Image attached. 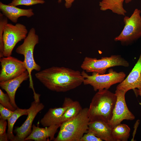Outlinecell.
I'll use <instances>...</instances> for the list:
<instances>
[{
    "mask_svg": "<svg viewBox=\"0 0 141 141\" xmlns=\"http://www.w3.org/2000/svg\"><path fill=\"white\" fill-rule=\"evenodd\" d=\"M141 13L140 10L136 8L130 17L125 16L124 28L120 34L114 38V41L128 45L141 37Z\"/></svg>",
    "mask_w": 141,
    "mask_h": 141,
    "instance_id": "7",
    "label": "cell"
},
{
    "mask_svg": "<svg viewBox=\"0 0 141 141\" xmlns=\"http://www.w3.org/2000/svg\"><path fill=\"white\" fill-rule=\"evenodd\" d=\"M88 108H82L75 117L63 122L54 141H80L88 131Z\"/></svg>",
    "mask_w": 141,
    "mask_h": 141,
    "instance_id": "3",
    "label": "cell"
},
{
    "mask_svg": "<svg viewBox=\"0 0 141 141\" xmlns=\"http://www.w3.org/2000/svg\"><path fill=\"white\" fill-rule=\"evenodd\" d=\"M14 111L4 107L0 104V119L4 120H8L13 115Z\"/></svg>",
    "mask_w": 141,
    "mask_h": 141,
    "instance_id": "26",
    "label": "cell"
},
{
    "mask_svg": "<svg viewBox=\"0 0 141 141\" xmlns=\"http://www.w3.org/2000/svg\"><path fill=\"white\" fill-rule=\"evenodd\" d=\"M63 0H58V3H60ZM65 2V6L66 8H70L72 5V4L75 0H64Z\"/></svg>",
    "mask_w": 141,
    "mask_h": 141,
    "instance_id": "28",
    "label": "cell"
},
{
    "mask_svg": "<svg viewBox=\"0 0 141 141\" xmlns=\"http://www.w3.org/2000/svg\"><path fill=\"white\" fill-rule=\"evenodd\" d=\"M130 131V129L128 125L120 123L112 128V135L114 141H127Z\"/></svg>",
    "mask_w": 141,
    "mask_h": 141,
    "instance_id": "20",
    "label": "cell"
},
{
    "mask_svg": "<svg viewBox=\"0 0 141 141\" xmlns=\"http://www.w3.org/2000/svg\"><path fill=\"white\" fill-rule=\"evenodd\" d=\"M141 87V53L139 58L130 74L117 85L116 89L126 92L128 91Z\"/></svg>",
    "mask_w": 141,
    "mask_h": 141,
    "instance_id": "12",
    "label": "cell"
},
{
    "mask_svg": "<svg viewBox=\"0 0 141 141\" xmlns=\"http://www.w3.org/2000/svg\"><path fill=\"white\" fill-rule=\"evenodd\" d=\"M39 37L36 34L35 29L32 28L29 30L23 43L18 46L16 50V52L23 55L24 57L23 61L29 75L30 87L34 90L31 76L32 71L35 70L39 71L41 67L35 61L33 52L35 47L39 43Z\"/></svg>",
    "mask_w": 141,
    "mask_h": 141,
    "instance_id": "4",
    "label": "cell"
},
{
    "mask_svg": "<svg viewBox=\"0 0 141 141\" xmlns=\"http://www.w3.org/2000/svg\"><path fill=\"white\" fill-rule=\"evenodd\" d=\"M45 2L44 0H13L9 5L16 6L20 5L31 6L37 4H43Z\"/></svg>",
    "mask_w": 141,
    "mask_h": 141,
    "instance_id": "23",
    "label": "cell"
},
{
    "mask_svg": "<svg viewBox=\"0 0 141 141\" xmlns=\"http://www.w3.org/2000/svg\"><path fill=\"white\" fill-rule=\"evenodd\" d=\"M112 129L107 122L96 119L89 121L88 130L103 141H114L112 135Z\"/></svg>",
    "mask_w": 141,
    "mask_h": 141,
    "instance_id": "15",
    "label": "cell"
},
{
    "mask_svg": "<svg viewBox=\"0 0 141 141\" xmlns=\"http://www.w3.org/2000/svg\"><path fill=\"white\" fill-rule=\"evenodd\" d=\"M0 103L5 107L12 111H14L16 109L11 103L8 94L4 93L1 89Z\"/></svg>",
    "mask_w": 141,
    "mask_h": 141,
    "instance_id": "24",
    "label": "cell"
},
{
    "mask_svg": "<svg viewBox=\"0 0 141 141\" xmlns=\"http://www.w3.org/2000/svg\"><path fill=\"white\" fill-rule=\"evenodd\" d=\"M61 124L54 125L45 128L40 127L33 124L30 134L25 141L32 140L35 141H50L54 140V136Z\"/></svg>",
    "mask_w": 141,
    "mask_h": 141,
    "instance_id": "13",
    "label": "cell"
},
{
    "mask_svg": "<svg viewBox=\"0 0 141 141\" xmlns=\"http://www.w3.org/2000/svg\"><path fill=\"white\" fill-rule=\"evenodd\" d=\"M68 105V97H66L64 98L62 107L49 109L40 120V123L45 127L60 124L59 121Z\"/></svg>",
    "mask_w": 141,
    "mask_h": 141,
    "instance_id": "16",
    "label": "cell"
},
{
    "mask_svg": "<svg viewBox=\"0 0 141 141\" xmlns=\"http://www.w3.org/2000/svg\"><path fill=\"white\" fill-rule=\"evenodd\" d=\"M36 78L48 89L58 92H66L83 83L81 72L64 67L53 66L35 74Z\"/></svg>",
    "mask_w": 141,
    "mask_h": 141,
    "instance_id": "1",
    "label": "cell"
},
{
    "mask_svg": "<svg viewBox=\"0 0 141 141\" xmlns=\"http://www.w3.org/2000/svg\"><path fill=\"white\" fill-rule=\"evenodd\" d=\"M8 18L2 13H0V58L4 57L3 55L4 45L3 39V30L5 25L8 23Z\"/></svg>",
    "mask_w": 141,
    "mask_h": 141,
    "instance_id": "22",
    "label": "cell"
},
{
    "mask_svg": "<svg viewBox=\"0 0 141 141\" xmlns=\"http://www.w3.org/2000/svg\"><path fill=\"white\" fill-rule=\"evenodd\" d=\"M0 82L17 77L27 70L23 61L11 56L0 58Z\"/></svg>",
    "mask_w": 141,
    "mask_h": 141,
    "instance_id": "10",
    "label": "cell"
},
{
    "mask_svg": "<svg viewBox=\"0 0 141 141\" xmlns=\"http://www.w3.org/2000/svg\"><path fill=\"white\" fill-rule=\"evenodd\" d=\"M117 96L105 89L98 91L92 98L88 108L90 121L99 119L108 123L111 119Z\"/></svg>",
    "mask_w": 141,
    "mask_h": 141,
    "instance_id": "2",
    "label": "cell"
},
{
    "mask_svg": "<svg viewBox=\"0 0 141 141\" xmlns=\"http://www.w3.org/2000/svg\"><path fill=\"white\" fill-rule=\"evenodd\" d=\"M125 0H102L99 2L100 9L105 11L109 10L114 13L125 16L126 11L123 7Z\"/></svg>",
    "mask_w": 141,
    "mask_h": 141,
    "instance_id": "18",
    "label": "cell"
},
{
    "mask_svg": "<svg viewBox=\"0 0 141 141\" xmlns=\"http://www.w3.org/2000/svg\"><path fill=\"white\" fill-rule=\"evenodd\" d=\"M132 0H125V3L127 4L128 3L131 1Z\"/></svg>",
    "mask_w": 141,
    "mask_h": 141,
    "instance_id": "30",
    "label": "cell"
},
{
    "mask_svg": "<svg viewBox=\"0 0 141 141\" xmlns=\"http://www.w3.org/2000/svg\"><path fill=\"white\" fill-rule=\"evenodd\" d=\"M29 78V73L26 70L17 77L6 81L0 82L1 87L6 91L9 97L11 103L16 109L18 108L15 101L16 91L22 83Z\"/></svg>",
    "mask_w": 141,
    "mask_h": 141,
    "instance_id": "14",
    "label": "cell"
},
{
    "mask_svg": "<svg viewBox=\"0 0 141 141\" xmlns=\"http://www.w3.org/2000/svg\"><path fill=\"white\" fill-rule=\"evenodd\" d=\"M126 93L117 89L115 91L117 99L112 117L108 122L112 128L121 123L124 120H132L135 119V116L129 110L127 105L125 98Z\"/></svg>",
    "mask_w": 141,
    "mask_h": 141,
    "instance_id": "11",
    "label": "cell"
},
{
    "mask_svg": "<svg viewBox=\"0 0 141 141\" xmlns=\"http://www.w3.org/2000/svg\"><path fill=\"white\" fill-rule=\"evenodd\" d=\"M40 96L37 93L34 95V101L27 109V117L26 120L20 126L15 127L14 131L16 134L13 141H24L31 133L32 123L35 118L44 107V104L40 102Z\"/></svg>",
    "mask_w": 141,
    "mask_h": 141,
    "instance_id": "9",
    "label": "cell"
},
{
    "mask_svg": "<svg viewBox=\"0 0 141 141\" xmlns=\"http://www.w3.org/2000/svg\"><path fill=\"white\" fill-rule=\"evenodd\" d=\"M92 132L88 130L80 139V141H102Z\"/></svg>",
    "mask_w": 141,
    "mask_h": 141,
    "instance_id": "27",
    "label": "cell"
},
{
    "mask_svg": "<svg viewBox=\"0 0 141 141\" xmlns=\"http://www.w3.org/2000/svg\"><path fill=\"white\" fill-rule=\"evenodd\" d=\"M27 109H16L12 116L8 120V129L7 133L9 140L13 141L15 136L13 133V128L17 119L23 115H27Z\"/></svg>",
    "mask_w": 141,
    "mask_h": 141,
    "instance_id": "21",
    "label": "cell"
},
{
    "mask_svg": "<svg viewBox=\"0 0 141 141\" xmlns=\"http://www.w3.org/2000/svg\"><path fill=\"white\" fill-rule=\"evenodd\" d=\"M129 65L128 62L121 55H113L110 57H102L99 59L86 57L80 67L87 72H94L102 74H105L110 68L119 66L128 67Z\"/></svg>",
    "mask_w": 141,
    "mask_h": 141,
    "instance_id": "6",
    "label": "cell"
},
{
    "mask_svg": "<svg viewBox=\"0 0 141 141\" xmlns=\"http://www.w3.org/2000/svg\"><path fill=\"white\" fill-rule=\"evenodd\" d=\"M69 105L59 122V124L70 120L76 116L82 109L79 102L68 97Z\"/></svg>",
    "mask_w": 141,
    "mask_h": 141,
    "instance_id": "19",
    "label": "cell"
},
{
    "mask_svg": "<svg viewBox=\"0 0 141 141\" xmlns=\"http://www.w3.org/2000/svg\"><path fill=\"white\" fill-rule=\"evenodd\" d=\"M92 73L91 75H89L85 71L81 72L84 78L83 84L85 85H90L95 91L104 89L108 90L112 85L122 82L126 76L124 72H118L112 69H109L108 73L105 74Z\"/></svg>",
    "mask_w": 141,
    "mask_h": 141,
    "instance_id": "5",
    "label": "cell"
},
{
    "mask_svg": "<svg viewBox=\"0 0 141 141\" xmlns=\"http://www.w3.org/2000/svg\"><path fill=\"white\" fill-rule=\"evenodd\" d=\"M133 90L136 96L139 95L141 97V87L138 89H135Z\"/></svg>",
    "mask_w": 141,
    "mask_h": 141,
    "instance_id": "29",
    "label": "cell"
},
{
    "mask_svg": "<svg viewBox=\"0 0 141 141\" xmlns=\"http://www.w3.org/2000/svg\"><path fill=\"white\" fill-rule=\"evenodd\" d=\"M0 10L2 14L12 22L16 23L19 18L25 16L27 18L34 15L32 8L24 9L3 3L0 2Z\"/></svg>",
    "mask_w": 141,
    "mask_h": 141,
    "instance_id": "17",
    "label": "cell"
},
{
    "mask_svg": "<svg viewBox=\"0 0 141 141\" xmlns=\"http://www.w3.org/2000/svg\"><path fill=\"white\" fill-rule=\"evenodd\" d=\"M7 125L6 120L0 119V141H8L7 133H6V129Z\"/></svg>",
    "mask_w": 141,
    "mask_h": 141,
    "instance_id": "25",
    "label": "cell"
},
{
    "mask_svg": "<svg viewBox=\"0 0 141 141\" xmlns=\"http://www.w3.org/2000/svg\"><path fill=\"white\" fill-rule=\"evenodd\" d=\"M28 33L26 26L20 23L13 25L8 23L5 25L3 35L4 57L11 56L16 44L24 39Z\"/></svg>",
    "mask_w": 141,
    "mask_h": 141,
    "instance_id": "8",
    "label": "cell"
}]
</instances>
